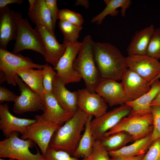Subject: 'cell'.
I'll return each instance as SVG.
<instances>
[{"label":"cell","instance_id":"cell-1","mask_svg":"<svg viewBox=\"0 0 160 160\" xmlns=\"http://www.w3.org/2000/svg\"><path fill=\"white\" fill-rule=\"evenodd\" d=\"M93 53L102 79L121 80L128 68L126 57L117 47L109 43L94 41Z\"/></svg>","mask_w":160,"mask_h":160},{"label":"cell","instance_id":"cell-2","mask_svg":"<svg viewBox=\"0 0 160 160\" xmlns=\"http://www.w3.org/2000/svg\"><path fill=\"white\" fill-rule=\"evenodd\" d=\"M89 116L78 108L73 117L55 132L49 146L72 155L82 136Z\"/></svg>","mask_w":160,"mask_h":160},{"label":"cell","instance_id":"cell-3","mask_svg":"<svg viewBox=\"0 0 160 160\" xmlns=\"http://www.w3.org/2000/svg\"><path fill=\"white\" fill-rule=\"evenodd\" d=\"M94 41L91 36H85L81 48L73 64V67L84 81L86 88L91 92H95L103 79L97 66L93 53Z\"/></svg>","mask_w":160,"mask_h":160},{"label":"cell","instance_id":"cell-4","mask_svg":"<svg viewBox=\"0 0 160 160\" xmlns=\"http://www.w3.org/2000/svg\"><path fill=\"white\" fill-rule=\"evenodd\" d=\"M15 14L17 29L12 53L17 54L24 50H31L39 53L44 58L45 49L39 33L18 11L15 12Z\"/></svg>","mask_w":160,"mask_h":160},{"label":"cell","instance_id":"cell-5","mask_svg":"<svg viewBox=\"0 0 160 160\" xmlns=\"http://www.w3.org/2000/svg\"><path fill=\"white\" fill-rule=\"evenodd\" d=\"M44 64L34 63L28 57L20 54H15L7 49H0V83L6 81L8 84H17L16 72L23 68L42 69Z\"/></svg>","mask_w":160,"mask_h":160},{"label":"cell","instance_id":"cell-6","mask_svg":"<svg viewBox=\"0 0 160 160\" xmlns=\"http://www.w3.org/2000/svg\"><path fill=\"white\" fill-rule=\"evenodd\" d=\"M19 135V132H14L0 141V157L17 160H44L42 154L38 151L33 154L30 151L33 145V141L20 139Z\"/></svg>","mask_w":160,"mask_h":160},{"label":"cell","instance_id":"cell-7","mask_svg":"<svg viewBox=\"0 0 160 160\" xmlns=\"http://www.w3.org/2000/svg\"><path fill=\"white\" fill-rule=\"evenodd\" d=\"M153 128V117L151 113L144 115H129L122 119L103 136L124 131L131 135L135 141L151 133Z\"/></svg>","mask_w":160,"mask_h":160},{"label":"cell","instance_id":"cell-8","mask_svg":"<svg viewBox=\"0 0 160 160\" xmlns=\"http://www.w3.org/2000/svg\"><path fill=\"white\" fill-rule=\"evenodd\" d=\"M66 46L65 52L56 66L53 68L56 76L65 85L79 82L81 78L73 67L74 62L82 46V42H70L63 41Z\"/></svg>","mask_w":160,"mask_h":160},{"label":"cell","instance_id":"cell-9","mask_svg":"<svg viewBox=\"0 0 160 160\" xmlns=\"http://www.w3.org/2000/svg\"><path fill=\"white\" fill-rule=\"evenodd\" d=\"M132 111L130 106L124 104L92 119L90 126L94 140L101 139L122 119L129 115Z\"/></svg>","mask_w":160,"mask_h":160},{"label":"cell","instance_id":"cell-10","mask_svg":"<svg viewBox=\"0 0 160 160\" xmlns=\"http://www.w3.org/2000/svg\"><path fill=\"white\" fill-rule=\"evenodd\" d=\"M35 117L36 121L27 128L21 135V138L30 139L34 142L39 148L42 154H44L53 135L60 126L44 120L40 115H36Z\"/></svg>","mask_w":160,"mask_h":160},{"label":"cell","instance_id":"cell-11","mask_svg":"<svg viewBox=\"0 0 160 160\" xmlns=\"http://www.w3.org/2000/svg\"><path fill=\"white\" fill-rule=\"evenodd\" d=\"M15 79L20 93L14 102L13 111L17 114L39 110L44 111L45 108L44 98L31 89L17 74Z\"/></svg>","mask_w":160,"mask_h":160},{"label":"cell","instance_id":"cell-12","mask_svg":"<svg viewBox=\"0 0 160 160\" xmlns=\"http://www.w3.org/2000/svg\"><path fill=\"white\" fill-rule=\"evenodd\" d=\"M127 68L151 83L160 72V62L147 55H128Z\"/></svg>","mask_w":160,"mask_h":160},{"label":"cell","instance_id":"cell-13","mask_svg":"<svg viewBox=\"0 0 160 160\" xmlns=\"http://www.w3.org/2000/svg\"><path fill=\"white\" fill-rule=\"evenodd\" d=\"M95 92L110 106L126 104L132 100L126 94L121 83L110 79H102Z\"/></svg>","mask_w":160,"mask_h":160},{"label":"cell","instance_id":"cell-14","mask_svg":"<svg viewBox=\"0 0 160 160\" xmlns=\"http://www.w3.org/2000/svg\"><path fill=\"white\" fill-rule=\"evenodd\" d=\"M77 92L78 108L86 114L97 118L107 112L106 103L98 94L91 92L86 88Z\"/></svg>","mask_w":160,"mask_h":160},{"label":"cell","instance_id":"cell-15","mask_svg":"<svg viewBox=\"0 0 160 160\" xmlns=\"http://www.w3.org/2000/svg\"><path fill=\"white\" fill-rule=\"evenodd\" d=\"M36 121L35 119L16 117L10 113L7 104H0V129L6 137L14 132H18L22 135L27 128Z\"/></svg>","mask_w":160,"mask_h":160},{"label":"cell","instance_id":"cell-16","mask_svg":"<svg viewBox=\"0 0 160 160\" xmlns=\"http://www.w3.org/2000/svg\"><path fill=\"white\" fill-rule=\"evenodd\" d=\"M35 29L39 33L44 44L45 50V61L52 65L54 68L55 67L65 52V44L63 42L62 44H60L55 35L45 27L36 25Z\"/></svg>","mask_w":160,"mask_h":160},{"label":"cell","instance_id":"cell-17","mask_svg":"<svg viewBox=\"0 0 160 160\" xmlns=\"http://www.w3.org/2000/svg\"><path fill=\"white\" fill-rule=\"evenodd\" d=\"M15 12L8 6L0 9V49H7L9 42L15 39L17 26Z\"/></svg>","mask_w":160,"mask_h":160},{"label":"cell","instance_id":"cell-18","mask_svg":"<svg viewBox=\"0 0 160 160\" xmlns=\"http://www.w3.org/2000/svg\"><path fill=\"white\" fill-rule=\"evenodd\" d=\"M121 80L126 94L132 100L139 97L151 89L149 83L128 68L124 72Z\"/></svg>","mask_w":160,"mask_h":160},{"label":"cell","instance_id":"cell-19","mask_svg":"<svg viewBox=\"0 0 160 160\" xmlns=\"http://www.w3.org/2000/svg\"><path fill=\"white\" fill-rule=\"evenodd\" d=\"M45 108L40 115L45 121L61 126L74 115L64 109L58 103L52 93L44 94Z\"/></svg>","mask_w":160,"mask_h":160},{"label":"cell","instance_id":"cell-20","mask_svg":"<svg viewBox=\"0 0 160 160\" xmlns=\"http://www.w3.org/2000/svg\"><path fill=\"white\" fill-rule=\"evenodd\" d=\"M65 85L56 76L53 82L52 93L64 109L74 115L78 108L77 92L70 91L66 88Z\"/></svg>","mask_w":160,"mask_h":160},{"label":"cell","instance_id":"cell-21","mask_svg":"<svg viewBox=\"0 0 160 160\" xmlns=\"http://www.w3.org/2000/svg\"><path fill=\"white\" fill-rule=\"evenodd\" d=\"M28 16L36 25L43 26L55 35V27L45 0H29Z\"/></svg>","mask_w":160,"mask_h":160},{"label":"cell","instance_id":"cell-22","mask_svg":"<svg viewBox=\"0 0 160 160\" xmlns=\"http://www.w3.org/2000/svg\"><path fill=\"white\" fill-rule=\"evenodd\" d=\"M149 90L138 98L126 104L132 109L129 115H144L151 113V104L160 91V81L156 80L151 84Z\"/></svg>","mask_w":160,"mask_h":160},{"label":"cell","instance_id":"cell-23","mask_svg":"<svg viewBox=\"0 0 160 160\" xmlns=\"http://www.w3.org/2000/svg\"><path fill=\"white\" fill-rule=\"evenodd\" d=\"M155 30L152 24L136 32L127 49L128 55H146L148 47Z\"/></svg>","mask_w":160,"mask_h":160},{"label":"cell","instance_id":"cell-24","mask_svg":"<svg viewBox=\"0 0 160 160\" xmlns=\"http://www.w3.org/2000/svg\"><path fill=\"white\" fill-rule=\"evenodd\" d=\"M152 132L145 137L135 141L130 145L125 146L115 151L109 152L111 158L116 157H131L145 154L152 143Z\"/></svg>","mask_w":160,"mask_h":160},{"label":"cell","instance_id":"cell-25","mask_svg":"<svg viewBox=\"0 0 160 160\" xmlns=\"http://www.w3.org/2000/svg\"><path fill=\"white\" fill-rule=\"evenodd\" d=\"M34 69L23 68L16 73L31 89L44 98L42 69Z\"/></svg>","mask_w":160,"mask_h":160},{"label":"cell","instance_id":"cell-26","mask_svg":"<svg viewBox=\"0 0 160 160\" xmlns=\"http://www.w3.org/2000/svg\"><path fill=\"white\" fill-rule=\"evenodd\" d=\"M92 116H88L86 122L84 132L78 146L72 156L76 158L83 156L87 158L91 153L95 140L91 131L90 123Z\"/></svg>","mask_w":160,"mask_h":160},{"label":"cell","instance_id":"cell-27","mask_svg":"<svg viewBox=\"0 0 160 160\" xmlns=\"http://www.w3.org/2000/svg\"><path fill=\"white\" fill-rule=\"evenodd\" d=\"M106 5L103 10L91 20L92 23L96 22L99 25L102 22L105 17L108 15L115 16L118 12L116 9L121 7V14L123 17L125 16L126 9L130 7L131 1L130 0H105Z\"/></svg>","mask_w":160,"mask_h":160},{"label":"cell","instance_id":"cell-28","mask_svg":"<svg viewBox=\"0 0 160 160\" xmlns=\"http://www.w3.org/2000/svg\"><path fill=\"white\" fill-rule=\"evenodd\" d=\"M108 151L118 150L134 141L132 136L125 132H117L107 136H103L99 140Z\"/></svg>","mask_w":160,"mask_h":160},{"label":"cell","instance_id":"cell-29","mask_svg":"<svg viewBox=\"0 0 160 160\" xmlns=\"http://www.w3.org/2000/svg\"><path fill=\"white\" fill-rule=\"evenodd\" d=\"M58 27L63 36L64 41L75 42L77 41L82 26L77 25L67 21L60 20Z\"/></svg>","mask_w":160,"mask_h":160},{"label":"cell","instance_id":"cell-30","mask_svg":"<svg viewBox=\"0 0 160 160\" xmlns=\"http://www.w3.org/2000/svg\"><path fill=\"white\" fill-rule=\"evenodd\" d=\"M44 94L52 92L53 82L57 75L56 71L46 63L42 69Z\"/></svg>","mask_w":160,"mask_h":160},{"label":"cell","instance_id":"cell-31","mask_svg":"<svg viewBox=\"0 0 160 160\" xmlns=\"http://www.w3.org/2000/svg\"><path fill=\"white\" fill-rule=\"evenodd\" d=\"M147 55L157 60L160 59V28L155 29L149 43Z\"/></svg>","mask_w":160,"mask_h":160},{"label":"cell","instance_id":"cell-32","mask_svg":"<svg viewBox=\"0 0 160 160\" xmlns=\"http://www.w3.org/2000/svg\"><path fill=\"white\" fill-rule=\"evenodd\" d=\"M44 160H87V158L79 159L63 151L57 150L49 146L44 154Z\"/></svg>","mask_w":160,"mask_h":160},{"label":"cell","instance_id":"cell-33","mask_svg":"<svg viewBox=\"0 0 160 160\" xmlns=\"http://www.w3.org/2000/svg\"><path fill=\"white\" fill-rule=\"evenodd\" d=\"M108 151L100 140L94 142L92 152L87 160H111Z\"/></svg>","mask_w":160,"mask_h":160},{"label":"cell","instance_id":"cell-34","mask_svg":"<svg viewBox=\"0 0 160 160\" xmlns=\"http://www.w3.org/2000/svg\"><path fill=\"white\" fill-rule=\"evenodd\" d=\"M59 19L78 26H82L84 22L83 18L80 14L66 9L60 10Z\"/></svg>","mask_w":160,"mask_h":160},{"label":"cell","instance_id":"cell-35","mask_svg":"<svg viewBox=\"0 0 160 160\" xmlns=\"http://www.w3.org/2000/svg\"><path fill=\"white\" fill-rule=\"evenodd\" d=\"M151 111L153 117V128L151 135L152 143L160 138V105L151 106Z\"/></svg>","mask_w":160,"mask_h":160},{"label":"cell","instance_id":"cell-36","mask_svg":"<svg viewBox=\"0 0 160 160\" xmlns=\"http://www.w3.org/2000/svg\"><path fill=\"white\" fill-rule=\"evenodd\" d=\"M143 160H160V138L152 142Z\"/></svg>","mask_w":160,"mask_h":160},{"label":"cell","instance_id":"cell-37","mask_svg":"<svg viewBox=\"0 0 160 160\" xmlns=\"http://www.w3.org/2000/svg\"><path fill=\"white\" fill-rule=\"evenodd\" d=\"M46 5L50 12L53 25L55 27L57 20L59 19L60 10L58 8L56 0H45Z\"/></svg>","mask_w":160,"mask_h":160},{"label":"cell","instance_id":"cell-38","mask_svg":"<svg viewBox=\"0 0 160 160\" xmlns=\"http://www.w3.org/2000/svg\"><path fill=\"white\" fill-rule=\"evenodd\" d=\"M18 96L15 95L6 87H0V102H15Z\"/></svg>","mask_w":160,"mask_h":160},{"label":"cell","instance_id":"cell-39","mask_svg":"<svg viewBox=\"0 0 160 160\" xmlns=\"http://www.w3.org/2000/svg\"><path fill=\"white\" fill-rule=\"evenodd\" d=\"M145 154L134 157L118 156L111 158V160H143Z\"/></svg>","mask_w":160,"mask_h":160},{"label":"cell","instance_id":"cell-40","mask_svg":"<svg viewBox=\"0 0 160 160\" xmlns=\"http://www.w3.org/2000/svg\"><path fill=\"white\" fill-rule=\"evenodd\" d=\"M22 0H0V9L4 8L9 4H22Z\"/></svg>","mask_w":160,"mask_h":160},{"label":"cell","instance_id":"cell-41","mask_svg":"<svg viewBox=\"0 0 160 160\" xmlns=\"http://www.w3.org/2000/svg\"><path fill=\"white\" fill-rule=\"evenodd\" d=\"M81 5L87 9L89 6V2L88 0H77L75 3V5Z\"/></svg>","mask_w":160,"mask_h":160},{"label":"cell","instance_id":"cell-42","mask_svg":"<svg viewBox=\"0 0 160 160\" xmlns=\"http://www.w3.org/2000/svg\"><path fill=\"white\" fill-rule=\"evenodd\" d=\"M153 105H160V91L151 104V106Z\"/></svg>","mask_w":160,"mask_h":160},{"label":"cell","instance_id":"cell-43","mask_svg":"<svg viewBox=\"0 0 160 160\" xmlns=\"http://www.w3.org/2000/svg\"><path fill=\"white\" fill-rule=\"evenodd\" d=\"M159 78H160V72L159 74L157 75V76L156 77V78L154 79L153 80V81L151 83H152L154 81L157 80L159 79Z\"/></svg>","mask_w":160,"mask_h":160},{"label":"cell","instance_id":"cell-44","mask_svg":"<svg viewBox=\"0 0 160 160\" xmlns=\"http://www.w3.org/2000/svg\"><path fill=\"white\" fill-rule=\"evenodd\" d=\"M0 160H5L4 159H2L1 158H0ZM8 160H16L14 159H12V158H9V159Z\"/></svg>","mask_w":160,"mask_h":160}]
</instances>
